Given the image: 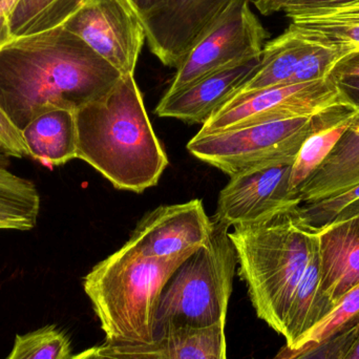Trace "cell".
I'll use <instances>...</instances> for the list:
<instances>
[{
	"instance_id": "7c38bea8",
	"label": "cell",
	"mask_w": 359,
	"mask_h": 359,
	"mask_svg": "<svg viewBox=\"0 0 359 359\" xmlns=\"http://www.w3.org/2000/svg\"><path fill=\"white\" fill-rule=\"evenodd\" d=\"M291 166H276L231 177L221 190L213 219L228 227L257 223L301 205L288 189Z\"/></svg>"
},
{
	"instance_id": "8fae6325",
	"label": "cell",
	"mask_w": 359,
	"mask_h": 359,
	"mask_svg": "<svg viewBox=\"0 0 359 359\" xmlns=\"http://www.w3.org/2000/svg\"><path fill=\"white\" fill-rule=\"evenodd\" d=\"M215 221L202 200L159 206L139 222L128 242L147 257L191 255L210 238Z\"/></svg>"
},
{
	"instance_id": "74e56055",
	"label": "cell",
	"mask_w": 359,
	"mask_h": 359,
	"mask_svg": "<svg viewBox=\"0 0 359 359\" xmlns=\"http://www.w3.org/2000/svg\"><path fill=\"white\" fill-rule=\"evenodd\" d=\"M0 230H11V228L6 224L0 222Z\"/></svg>"
},
{
	"instance_id": "4fadbf2b",
	"label": "cell",
	"mask_w": 359,
	"mask_h": 359,
	"mask_svg": "<svg viewBox=\"0 0 359 359\" xmlns=\"http://www.w3.org/2000/svg\"><path fill=\"white\" fill-rule=\"evenodd\" d=\"M261 57L226 67L202 78L170 96L162 97L155 113L188 123L204 124L238 92L257 71Z\"/></svg>"
},
{
	"instance_id": "4dcf8cb0",
	"label": "cell",
	"mask_w": 359,
	"mask_h": 359,
	"mask_svg": "<svg viewBox=\"0 0 359 359\" xmlns=\"http://www.w3.org/2000/svg\"><path fill=\"white\" fill-rule=\"evenodd\" d=\"M354 75H359V52L352 53L341 59L330 74L333 78Z\"/></svg>"
},
{
	"instance_id": "52a82bcc",
	"label": "cell",
	"mask_w": 359,
	"mask_h": 359,
	"mask_svg": "<svg viewBox=\"0 0 359 359\" xmlns=\"http://www.w3.org/2000/svg\"><path fill=\"white\" fill-rule=\"evenodd\" d=\"M359 109V104L329 76L304 83L286 84L234 95L205 122L198 135L257 124L316 117Z\"/></svg>"
},
{
	"instance_id": "5b68a950",
	"label": "cell",
	"mask_w": 359,
	"mask_h": 359,
	"mask_svg": "<svg viewBox=\"0 0 359 359\" xmlns=\"http://www.w3.org/2000/svg\"><path fill=\"white\" fill-rule=\"evenodd\" d=\"M213 221L210 238L179 266L164 287L155 337L166 329L208 328L225 323L238 257L229 227Z\"/></svg>"
},
{
	"instance_id": "8d00e7d4",
	"label": "cell",
	"mask_w": 359,
	"mask_h": 359,
	"mask_svg": "<svg viewBox=\"0 0 359 359\" xmlns=\"http://www.w3.org/2000/svg\"><path fill=\"white\" fill-rule=\"evenodd\" d=\"M344 359H359V337L354 341L353 345L350 348L349 351L346 354Z\"/></svg>"
},
{
	"instance_id": "1f68e13d",
	"label": "cell",
	"mask_w": 359,
	"mask_h": 359,
	"mask_svg": "<svg viewBox=\"0 0 359 359\" xmlns=\"http://www.w3.org/2000/svg\"><path fill=\"white\" fill-rule=\"evenodd\" d=\"M15 0H2L0 2V48L12 41L8 29V11Z\"/></svg>"
},
{
	"instance_id": "6da1fadb",
	"label": "cell",
	"mask_w": 359,
	"mask_h": 359,
	"mask_svg": "<svg viewBox=\"0 0 359 359\" xmlns=\"http://www.w3.org/2000/svg\"><path fill=\"white\" fill-rule=\"evenodd\" d=\"M121 77L63 27L18 38L0 48V109L21 132L46 111L102 98Z\"/></svg>"
},
{
	"instance_id": "e0dca14e",
	"label": "cell",
	"mask_w": 359,
	"mask_h": 359,
	"mask_svg": "<svg viewBox=\"0 0 359 359\" xmlns=\"http://www.w3.org/2000/svg\"><path fill=\"white\" fill-rule=\"evenodd\" d=\"M20 133L27 155L43 165H65L77 158V126L75 111L71 109L41 114Z\"/></svg>"
},
{
	"instance_id": "9a60e30c",
	"label": "cell",
	"mask_w": 359,
	"mask_h": 359,
	"mask_svg": "<svg viewBox=\"0 0 359 359\" xmlns=\"http://www.w3.org/2000/svg\"><path fill=\"white\" fill-rule=\"evenodd\" d=\"M320 261V289L337 304L359 285V219H335L316 229Z\"/></svg>"
},
{
	"instance_id": "2e32d148",
	"label": "cell",
	"mask_w": 359,
	"mask_h": 359,
	"mask_svg": "<svg viewBox=\"0 0 359 359\" xmlns=\"http://www.w3.org/2000/svg\"><path fill=\"white\" fill-rule=\"evenodd\" d=\"M359 185V117L330 155L295 192L301 204L318 202Z\"/></svg>"
},
{
	"instance_id": "d6a6232c",
	"label": "cell",
	"mask_w": 359,
	"mask_h": 359,
	"mask_svg": "<svg viewBox=\"0 0 359 359\" xmlns=\"http://www.w3.org/2000/svg\"><path fill=\"white\" fill-rule=\"evenodd\" d=\"M288 0H255V8L265 16L282 12L283 6Z\"/></svg>"
},
{
	"instance_id": "44dd1931",
	"label": "cell",
	"mask_w": 359,
	"mask_h": 359,
	"mask_svg": "<svg viewBox=\"0 0 359 359\" xmlns=\"http://www.w3.org/2000/svg\"><path fill=\"white\" fill-rule=\"evenodd\" d=\"M88 0H15L8 11L12 39L63 27Z\"/></svg>"
},
{
	"instance_id": "f546056e",
	"label": "cell",
	"mask_w": 359,
	"mask_h": 359,
	"mask_svg": "<svg viewBox=\"0 0 359 359\" xmlns=\"http://www.w3.org/2000/svg\"><path fill=\"white\" fill-rule=\"evenodd\" d=\"M0 149L4 155L23 158L27 155L21 133L11 123L0 109Z\"/></svg>"
},
{
	"instance_id": "836d02e7",
	"label": "cell",
	"mask_w": 359,
	"mask_h": 359,
	"mask_svg": "<svg viewBox=\"0 0 359 359\" xmlns=\"http://www.w3.org/2000/svg\"><path fill=\"white\" fill-rule=\"evenodd\" d=\"M162 1L163 0H130V4H133L141 19L144 18L149 13L153 12L155 8H157L161 4Z\"/></svg>"
},
{
	"instance_id": "ab89813d",
	"label": "cell",
	"mask_w": 359,
	"mask_h": 359,
	"mask_svg": "<svg viewBox=\"0 0 359 359\" xmlns=\"http://www.w3.org/2000/svg\"><path fill=\"white\" fill-rule=\"evenodd\" d=\"M1 1H2V0H0V2H1Z\"/></svg>"
},
{
	"instance_id": "ba28073f",
	"label": "cell",
	"mask_w": 359,
	"mask_h": 359,
	"mask_svg": "<svg viewBox=\"0 0 359 359\" xmlns=\"http://www.w3.org/2000/svg\"><path fill=\"white\" fill-rule=\"evenodd\" d=\"M249 4H238L192 48L164 96L176 94L215 72L262 56L269 34Z\"/></svg>"
},
{
	"instance_id": "7a4b0ae2",
	"label": "cell",
	"mask_w": 359,
	"mask_h": 359,
	"mask_svg": "<svg viewBox=\"0 0 359 359\" xmlns=\"http://www.w3.org/2000/svg\"><path fill=\"white\" fill-rule=\"evenodd\" d=\"M77 158L126 191L157 185L168 165L134 75L75 111Z\"/></svg>"
},
{
	"instance_id": "277c9868",
	"label": "cell",
	"mask_w": 359,
	"mask_h": 359,
	"mask_svg": "<svg viewBox=\"0 0 359 359\" xmlns=\"http://www.w3.org/2000/svg\"><path fill=\"white\" fill-rule=\"evenodd\" d=\"M189 257H147L128 242L84 276V291L105 333V343L154 341L162 291Z\"/></svg>"
},
{
	"instance_id": "3957f363",
	"label": "cell",
	"mask_w": 359,
	"mask_h": 359,
	"mask_svg": "<svg viewBox=\"0 0 359 359\" xmlns=\"http://www.w3.org/2000/svg\"><path fill=\"white\" fill-rule=\"evenodd\" d=\"M297 206L229 232L257 316L280 334L318 243V231L304 224Z\"/></svg>"
},
{
	"instance_id": "603a6c76",
	"label": "cell",
	"mask_w": 359,
	"mask_h": 359,
	"mask_svg": "<svg viewBox=\"0 0 359 359\" xmlns=\"http://www.w3.org/2000/svg\"><path fill=\"white\" fill-rule=\"evenodd\" d=\"M358 117L359 109L348 111L337 121L306 139L291 165L288 189L293 198L297 189L330 155L335 145Z\"/></svg>"
},
{
	"instance_id": "d6986e66",
	"label": "cell",
	"mask_w": 359,
	"mask_h": 359,
	"mask_svg": "<svg viewBox=\"0 0 359 359\" xmlns=\"http://www.w3.org/2000/svg\"><path fill=\"white\" fill-rule=\"evenodd\" d=\"M314 46V42L288 27L282 35L266 42L259 67L236 94L286 86Z\"/></svg>"
},
{
	"instance_id": "484cf974",
	"label": "cell",
	"mask_w": 359,
	"mask_h": 359,
	"mask_svg": "<svg viewBox=\"0 0 359 359\" xmlns=\"http://www.w3.org/2000/svg\"><path fill=\"white\" fill-rule=\"evenodd\" d=\"M359 201V185L348 191L318 202L301 204L297 206L299 217L306 225L320 229L337 219L346 209Z\"/></svg>"
},
{
	"instance_id": "e575fe53",
	"label": "cell",
	"mask_w": 359,
	"mask_h": 359,
	"mask_svg": "<svg viewBox=\"0 0 359 359\" xmlns=\"http://www.w3.org/2000/svg\"><path fill=\"white\" fill-rule=\"evenodd\" d=\"M71 359H118L109 355L103 351L101 346L99 347H93L90 349L84 350L81 353L74 355Z\"/></svg>"
},
{
	"instance_id": "f1b7e54d",
	"label": "cell",
	"mask_w": 359,
	"mask_h": 359,
	"mask_svg": "<svg viewBox=\"0 0 359 359\" xmlns=\"http://www.w3.org/2000/svg\"><path fill=\"white\" fill-rule=\"evenodd\" d=\"M355 4H359V0H288L282 12L290 19L297 15L337 10Z\"/></svg>"
},
{
	"instance_id": "cb8c5ba5",
	"label": "cell",
	"mask_w": 359,
	"mask_h": 359,
	"mask_svg": "<svg viewBox=\"0 0 359 359\" xmlns=\"http://www.w3.org/2000/svg\"><path fill=\"white\" fill-rule=\"evenodd\" d=\"M71 341L56 326H46L27 334L16 335L6 359H71Z\"/></svg>"
},
{
	"instance_id": "83f0119b",
	"label": "cell",
	"mask_w": 359,
	"mask_h": 359,
	"mask_svg": "<svg viewBox=\"0 0 359 359\" xmlns=\"http://www.w3.org/2000/svg\"><path fill=\"white\" fill-rule=\"evenodd\" d=\"M345 58L337 48L316 43L304 57L288 84L304 83L325 79L330 76L335 65Z\"/></svg>"
},
{
	"instance_id": "5bb4252c",
	"label": "cell",
	"mask_w": 359,
	"mask_h": 359,
	"mask_svg": "<svg viewBox=\"0 0 359 359\" xmlns=\"http://www.w3.org/2000/svg\"><path fill=\"white\" fill-rule=\"evenodd\" d=\"M103 351L118 359H227L225 323L208 328L166 329L149 344H107Z\"/></svg>"
},
{
	"instance_id": "ffe728a7",
	"label": "cell",
	"mask_w": 359,
	"mask_h": 359,
	"mask_svg": "<svg viewBox=\"0 0 359 359\" xmlns=\"http://www.w3.org/2000/svg\"><path fill=\"white\" fill-rule=\"evenodd\" d=\"M290 19L289 27L309 41L337 48L344 57L359 52V4Z\"/></svg>"
},
{
	"instance_id": "f35d334b",
	"label": "cell",
	"mask_w": 359,
	"mask_h": 359,
	"mask_svg": "<svg viewBox=\"0 0 359 359\" xmlns=\"http://www.w3.org/2000/svg\"><path fill=\"white\" fill-rule=\"evenodd\" d=\"M0 153H2L1 149H0Z\"/></svg>"
},
{
	"instance_id": "d4e9b609",
	"label": "cell",
	"mask_w": 359,
	"mask_h": 359,
	"mask_svg": "<svg viewBox=\"0 0 359 359\" xmlns=\"http://www.w3.org/2000/svg\"><path fill=\"white\" fill-rule=\"evenodd\" d=\"M359 323V285L348 291L332 311L320 324L316 325L297 343L293 351H303L316 347L327 339Z\"/></svg>"
},
{
	"instance_id": "d590c367",
	"label": "cell",
	"mask_w": 359,
	"mask_h": 359,
	"mask_svg": "<svg viewBox=\"0 0 359 359\" xmlns=\"http://www.w3.org/2000/svg\"><path fill=\"white\" fill-rule=\"evenodd\" d=\"M356 217L359 219V201L354 203L353 205L346 209L345 211L341 213L337 219H341V217Z\"/></svg>"
},
{
	"instance_id": "7402d4cb",
	"label": "cell",
	"mask_w": 359,
	"mask_h": 359,
	"mask_svg": "<svg viewBox=\"0 0 359 359\" xmlns=\"http://www.w3.org/2000/svg\"><path fill=\"white\" fill-rule=\"evenodd\" d=\"M41 198L33 182L0 163V222L11 230L29 231L37 224Z\"/></svg>"
},
{
	"instance_id": "9c48e42d",
	"label": "cell",
	"mask_w": 359,
	"mask_h": 359,
	"mask_svg": "<svg viewBox=\"0 0 359 359\" xmlns=\"http://www.w3.org/2000/svg\"><path fill=\"white\" fill-rule=\"evenodd\" d=\"M63 27L122 76L134 75L147 33L130 0H88Z\"/></svg>"
},
{
	"instance_id": "8992f818",
	"label": "cell",
	"mask_w": 359,
	"mask_h": 359,
	"mask_svg": "<svg viewBox=\"0 0 359 359\" xmlns=\"http://www.w3.org/2000/svg\"><path fill=\"white\" fill-rule=\"evenodd\" d=\"M348 109L316 117L257 124L207 135L196 134L187 151L231 177L276 166H291L308 137L343 117Z\"/></svg>"
},
{
	"instance_id": "ac0fdd59",
	"label": "cell",
	"mask_w": 359,
	"mask_h": 359,
	"mask_svg": "<svg viewBox=\"0 0 359 359\" xmlns=\"http://www.w3.org/2000/svg\"><path fill=\"white\" fill-rule=\"evenodd\" d=\"M320 261L318 251V236L316 248L312 252L309 265L295 291L285 320L283 337L286 339V347L293 349L299 341L329 316L334 304L320 289Z\"/></svg>"
},
{
	"instance_id": "4316f807",
	"label": "cell",
	"mask_w": 359,
	"mask_h": 359,
	"mask_svg": "<svg viewBox=\"0 0 359 359\" xmlns=\"http://www.w3.org/2000/svg\"><path fill=\"white\" fill-rule=\"evenodd\" d=\"M358 337L359 323L303 351H293L284 346L274 358L269 359H344Z\"/></svg>"
},
{
	"instance_id": "30bf717a",
	"label": "cell",
	"mask_w": 359,
	"mask_h": 359,
	"mask_svg": "<svg viewBox=\"0 0 359 359\" xmlns=\"http://www.w3.org/2000/svg\"><path fill=\"white\" fill-rule=\"evenodd\" d=\"M251 0H163L142 19L151 53L178 69L192 48L238 4Z\"/></svg>"
}]
</instances>
